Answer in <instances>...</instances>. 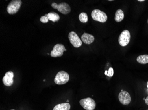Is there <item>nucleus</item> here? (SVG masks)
I'll use <instances>...</instances> for the list:
<instances>
[{"label":"nucleus","mask_w":148,"mask_h":110,"mask_svg":"<svg viewBox=\"0 0 148 110\" xmlns=\"http://www.w3.org/2000/svg\"><path fill=\"white\" fill-rule=\"evenodd\" d=\"M69 75L65 71H60L56 74L55 78V82L57 85H64L69 82Z\"/></svg>","instance_id":"1"},{"label":"nucleus","mask_w":148,"mask_h":110,"mask_svg":"<svg viewBox=\"0 0 148 110\" xmlns=\"http://www.w3.org/2000/svg\"><path fill=\"white\" fill-rule=\"evenodd\" d=\"M22 1L21 0L12 1L7 7V11L9 14H14L18 12L21 6Z\"/></svg>","instance_id":"2"},{"label":"nucleus","mask_w":148,"mask_h":110,"mask_svg":"<svg viewBox=\"0 0 148 110\" xmlns=\"http://www.w3.org/2000/svg\"><path fill=\"white\" fill-rule=\"evenodd\" d=\"M92 19L100 23H105L107 20V16L103 11L99 9H95L91 12Z\"/></svg>","instance_id":"3"},{"label":"nucleus","mask_w":148,"mask_h":110,"mask_svg":"<svg viewBox=\"0 0 148 110\" xmlns=\"http://www.w3.org/2000/svg\"><path fill=\"white\" fill-rule=\"evenodd\" d=\"M79 103L86 110H94L96 107L95 101L90 97L81 99Z\"/></svg>","instance_id":"4"},{"label":"nucleus","mask_w":148,"mask_h":110,"mask_svg":"<svg viewBox=\"0 0 148 110\" xmlns=\"http://www.w3.org/2000/svg\"><path fill=\"white\" fill-rule=\"evenodd\" d=\"M131 39L130 33L128 30H124L121 33L119 38V43L121 46H124L128 45Z\"/></svg>","instance_id":"5"},{"label":"nucleus","mask_w":148,"mask_h":110,"mask_svg":"<svg viewBox=\"0 0 148 110\" xmlns=\"http://www.w3.org/2000/svg\"><path fill=\"white\" fill-rule=\"evenodd\" d=\"M51 7L53 9H56L59 12L63 14H68L71 11L70 7L69 4L65 2H62L58 5L54 2L51 4Z\"/></svg>","instance_id":"6"},{"label":"nucleus","mask_w":148,"mask_h":110,"mask_svg":"<svg viewBox=\"0 0 148 110\" xmlns=\"http://www.w3.org/2000/svg\"><path fill=\"white\" fill-rule=\"evenodd\" d=\"M64 45L61 44H57L55 45L51 52V56L52 57H57L63 56L64 52L66 51Z\"/></svg>","instance_id":"7"},{"label":"nucleus","mask_w":148,"mask_h":110,"mask_svg":"<svg viewBox=\"0 0 148 110\" xmlns=\"http://www.w3.org/2000/svg\"><path fill=\"white\" fill-rule=\"evenodd\" d=\"M70 42L75 48H79L82 45V41L75 32L71 31L69 34Z\"/></svg>","instance_id":"8"},{"label":"nucleus","mask_w":148,"mask_h":110,"mask_svg":"<svg viewBox=\"0 0 148 110\" xmlns=\"http://www.w3.org/2000/svg\"><path fill=\"white\" fill-rule=\"evenodd\" d=\"M119 100L121 104L126 105L130 104L131 101V97L129 93L125 91H123L119 93Z\"/></svg>","instance_id":"9"},{"label":"nucleus","mask_w":148,"mask_h":110,"mask_svg":"<svg viewBox=\"0 0 148 110\" xmlns=\"http://www.w3.org/2000/svg\"><path fill=\"white\" fill-rule=\"evenodd\" d=\"M14 73L12 71H9L6 73L3 78L2 81L3 83L6 86H10L13 83Z\"/></svg>","instance_id":"10"},{"label":"nucleus","mask_w":148,"mask_h":110,"mask_svg":"<svg viewBox=\"0 0 148 110\" xmlns=\"http://www.w3.org/2000/svg\"><path fill=\"white\" fill-rule=\"evenodd\" d=\"M81 40L86 44L90 45L95 40V38L93 35L88 33H84L81 37Z\"/></svg>","instance_id":"11"},{"label":"nucleus","mask_w":148,"mask_h":110,"mask_svg":"<svg viewBox=\"0 0 148 110\" xmlns=\"http://www.w3.org/2000/svg\"><path fill=\"white\" fill-rule=\"evenodd\" d=\"M70 105L69 103H65L56 105L53 108V110H70Z\"/></svg>","instance_id":"12"},{"label":"nucleus","mask_w":148,"mask_h":110,"mask_svg":"<svg viewBox=\"0 0 148 110\" xmlns=\"http://www.w3.org/2000/svg\"><path fill=\"white\" fill-rule=\"evenodd\" d=\"M124 18V14L123 11L121 9H118L115 12V19L116 22H121Z\"/></svg>","instance_id":"13"},{"label":"nucleus","mask_w":148,"mask_h":110,"mask_svg":"<svg viewBox=\"0 0 148 110\" xmlns=\"http://www.w3.org/2000/svg\"><path fill=\"white\" fill-rule=\"evenodd\" d=\"M47 16L49 20L54 23L58 21L60 19V16L56 12H53V11H51L48 13Z\"/></svg>","instance_id":"14"},{"label":"nucleus","mask_w":148,"mask_h":110,"mask_svg":"<svg viewBox=\"0 0 148 110\" xmlns=\"http://www.w3.org/2000/svg\"><path fill=\"white\" fill-rule=\"evenodd\" d=\"M138 63L142 64L148 63V55L144 54L140 55L137 58Z\"/></svg>","instance_id":"15"},{"label":"nucleus","mask_w":148,"mask_h":110,"mask_svg":"<svg viewBox=\"0 0 148 110\" xmlns=\"http://www.w3.org/2000/svg\"><path fill=\"white\" fill-rule=\"evenodd\" d=\"M79 20L81 22L83 23H86L88 22V17L87 14L85 12H82L79 15Z\"/></svg>","instance_id":"16"},{"label":"nucleus","mask_w":148,"mask_h":110,"mask_svg":"<svg viewBox=\"0 0 148 110\" xmlns=\"http://www.w3.org/2000/svg\"><path fill=\"white\" fill-rule=\"evenodd\" d=\"M48 14H45L44 16H42L40 18V20L42 23H47L49 22V19L47 16Z\"/></svg>","instance_id":"17"},{"label":"nucleus","mask_w":148,"mask_h":110,"mask_svg":"<svg viewBox=\"0 0 148 110\" xmlns=\"http://www.w3.org/2000/svg\"><path fill=\"white\" fill-rule=\"evenodd\" d=\"M114 74V70L112 68H110L108 72H107V74L106 75L108 76L112 77Z\"/></svg>","instance_id":"18"},{"label":"nucleus","mask_w":148,"mask_h":110,"mask_svg":"<svg viewBox=\"0 0 148 110\" xmlns=\"http://www.w3.org/2000/svg\"><path fill=\"white\" fill-rule=\"evenodd\" d=\"M145 103L146 104V105H148V96L145 98Z\"/></svg>","instance_id":"19"},{"label":"nucleus","mask_w":148,"mask_h":110,"mask_svg":"<svg viewBox=\"0 0 148 110\" xmlns=\"http://www.w3.org/2000/svg\"><path fill=\"white\" fill-rule=\"evenodd\" d=\"M138 1H139V2H143V1H145V0H138Z\"/></svg>","instance_id":"20"},{"label":"nucleus","mask_w":148,"mask_h":110,"mask_svg":"<svg viewBox=\"0 0 148 110\" xmlns=\"http://www.w3.org/2000/svg\"><path fill=\"white\" fill-rule=\"evenodd\" d=\"M147 88H148V82H147Z\"/></svg>","instance_id":"21"},{"label":"nucleus","mask_w":148,"mask_h":110,"mask_svg":"<svg viewBox=\"0 0 148 110\" xmlns=\"http://www.w3.org/2000/svg\"><path fill=\"white\" fill-rule=\"evenodd\" d=\"M123 91V89H122V90H121V91Z\"/></svg>","instance_id":"22"},{"label":"nucleus","mask_w":148,"mask_h":110,"mask_svg":"<svg viewBox=\"0 0 148 110\" xmlns=\"http://www.w3.org/2000/svg\"><path fill=\"white\" fill-rule=\"evenodd\" d=\"M69 100H67V102H69Z\"/></svg>","instance_id":"23"},{"label":"nucleus","mask_w":148,"mask_h":110,"mask_svg":"<svg viewBox=\"0 0 148 110\" xmlns=\"http://www.w3.org/2000/svg\"><path fill=\"white\" fill-rule=\"evenodd\" d=\"M145 98H143V100H145Z\"/></svg>","instance_id":"24"},{"label":"nucleus","mask_w":148,"mask_h":110,"mask_svg":"<svg viewBox=\"0 0 148 110\" xmlns=\"http://www.w3.org/2000/svg\"><path fill=\"white\" fill-rule=\"evenodd\" d=\"M15 110L14 109H12V110Z\"/></svg>","instance_id":"25"},{"label":"nucleus","mask_w":148,"mask_h":110,"mask_svg":"<svg viewBox=\"0 0 148 110\" xmlns=\"http://www.w3.org/2000/svg\"></svg>","instance_id":"26"},{"label":"nucleus","mask_w":148,"mask_h":110,"mask_svg":"<svg viewBox=\"0 0 148 110\" xmlns=\"http://www.w3.org/2000/svg\"></svg>","instance_id":"27"}]
</instances>
